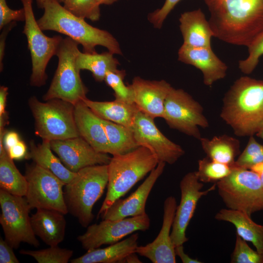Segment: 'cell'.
<instances>
[{
	"instance_id": "f5cc1de1",
	"label": "cell",
	"mask_w": 263,
	"mask_h": 263,
	"mask_svg": "<svg viewBox=\"0 0 263 263\" xmlns=\"http://www.w3.org/2000/svg\"><path fill=\"white\" fill-rule=\"evenodd\" d=\"M56 0L59 3H63L64 0Z\"/></svg>"
},
{
	"instance_id": "ee69618b",
	"label": "cell",
	"mask_w": 263,
	"mask_h": 263,
	"mask_svg": "<svg viewBox=\"0 0 263 263\" xmlns=\"http://www.w3.org/2000/svg\"><path fill=\"white\" fill-rule=\"evenodd\" d=\"M20 140L19 134L14 131L6 132L3 138V143L6 150L16 145Z\"/></svg>"
},
{
	"instance_id": "e575fe53",
	"label": "cell",
	"mask_w": 263,
	"mask_h": 263,
	"mask_svg": "<svg viewBox=\"0 0 263 263\" xmlns=\"http://www.w3.org/2000/svg\"><path fill=\"white\" fill-rule=\"evenodd\" d=\"M63 6L74 15L96 21L100 17V5L95 0H64Z\"/></svg>"
},
{
	"instance_id": "8fae6325",
	"label": "cell",
	"mask_w": 263,
	"mask_h": 263,
	"mask_svg": "<svg viewBox=\"0 0 263 263\" xmlns=\"http://www.w3.org/2000/svg\"><path fill=\"white\" fill-rule=\"evenodd\" d=\"M163 118L170 128L198 140L202 137L199 128L209 127L202 105L182 89L172 87L170 90Z\"/></svg>"
},
{
	"instance_id": "277c9868",
	"label": "cell",
	"mask_w": 263,
	"mask_h": 263,
	"mask_svg": "<svg viewBox=\"0 0 263 263\" xmlns=\"http://www.w3.org/2000/svg\"><path fill=\"white\" fill-rule=\"evenodd\" d=\"M158 163L156 156L144 146L125 154L113 155L108 164L107 191L98 216L126 194Z\"/></svg>"
},
{
	"instance_id": "83f0119b",
	"label": "cell",
	"mask_w": 263,
	"mask_h": 263,
	"mask_svg": "<svg viewBox=\"0 0 263 263\" xmlns=\"http://www.w3.org/2000/svg\"><path fill=\"white\" fill-rule=\"evenodd\" d=\"M201 147L207 157L212 160L232 166L240 152V142L236 138L224 134L211 139L201 137Z\"/></svg>"
},
{
	"instance_id": "8d00e7d4",
	"label": "cell",
	"mask_w": 263,
	"mask_h": 263,
	"mask_svg": "<svg viewBox=\"0 0 263 263\" xmlns=\"http://www.w3.org/2000/svg\"><path fill=\"white\" fill-rule=\"evenodd\" d=\"M247 47L248 55L245 59L239 61L238 67L243 73L249 75L256 68L263 56V31Z\"/></svg>"
},
{
	"instance_id": "44dd1931",
	"label": "cell",
	"mask_w": 263,
	"mask_h": 263,
	"mask_svg": "<svg viewBox=\"0 0 263 263\" xmlns=\"http://www.w3.org/2000/svg\"><path fill=\"white\" fill-rule=\"evenodd\" d=\"M75 118L79 135L96 151L111 154L102 119L83 101L75 105Z\"/></svg>"
},
{
	"instance_id": "52a82bcc",
	"label": "cell",
	"mask_w": 263,
	"mask_h": 263,
	"mask_svg": "<svg viewBox=\"0 0 263 263\" xmlns=\"http://www.w3.org/2000/svg\"><path fill=\"white\" fill-rule=\"evenodd\" d=\"M35 120L36 135L42 139L64 140L80 136L75 118V105L59 99L42 102L35 96L28 100Z\"/></svg>"
},
{
	"instance_id": "2e32d148",
	"label": "cell",
	"mask_w": 263,
	"mask_h": 263,
	"mask_svg": "<svg viewBox=\"0 0 263 263\" xmlns=\"http://www.w3.org/2000/svg\"><path fill=\"white\" fill-rule=\"evenodd\" d=\"M51 148L64 165L73 172L95 165H108L111 157L96 151L80 136L50 142Z\"/></svg>"
},
{
	"instance_id": "3957f363",
	"label": "cell",
	"mask_w": 263,
	"mask_h": 263,
	"mask_svg": "<svg viewBox=\"0 0 263 263\" xmlns=\"http://www.w3.org/2000/svg\"><path fill=\"white\" fill-rule=\"evenodd\" d=\"M43 9L42 16L37 20L42 31H54L67 36L81 45L84 53H96L95 47L102 46L113 54L122 55L118 41L110 33L91 25L56 0H48Z\"/></svg>"
},
{
	"instance_id": "7bdbcfd3",
	"label": "cell",
	"mask_w": 263,
	"mask_h": 263,
	"mask_svg": "<svg viewBox=\"0 0 263 263\" xmlns=\"http://www.w3.org/2000/svg\"><path fill=\"white\" fill-rule=\"evenodd\" d=\"M16 25V22H12L4 26L0 36V69L1 71L3 69V60L4 56L5 48L6 45V39L8 33Z\"/></svg>"
},
{
	"instance_id": "30bf717a",
	"label": "cell",
	"mask_w": 263,
	"mask_h": 263,
	"mask_svg": "<svg viewBox=\"0 0 263 263\" xmlns=\"http://www.w3.org/2000/svg\"><path fill=\"white\" fill-rule=\"evenodd\" d=\"M0 224L5 241L14 249L18 248L21 243L38 247L39 243L32 227L31 208L26 198L0 189Z\"/></svg>"
},
{
	"instance_id": "ab89813d",
	"label": "cell",
	"mask_w": 263,
	"mask_h": 263,
	"mask_svg": "<svg viewBox=\"0 0 263 263\" xmlns=\"http://www.w3.org/2000/svg\"><path fill=\"white\" fill-rule=\"evenodd\" d=\"M181 0H166L161 8L148 16L149 21L157 29L162 27L163 22L170 12Z\"/></svg>"
},
{
	"instance_id": "603a6c76",
	"label": "cell",
	"mask_w": 263,
	"mask_h": 263,
	"mask_svg": "<svg viewBox=\"0 0 263 263\" xmlns=\"http://www.w3.org/2000/svg\"><path fill=\"white\" fill-rule=\"evenodd\" d=\"M65 214L53 209H37L31 216L33 231L48 245H58L65 237L66 220Z\"/></svg>"
},
{
	"instance_id": "1f68e13d",
	"label": "cell",
	"mask_w": 263,
	"mask_h": 263,
	"mask_svg": "<svg viewBox=\"0 0 263 263\" xmlns=\"http://www.w3.org/2000/svg\"><path fill=\"white\" fill-rule=\"evenodd\" d=\"M232 166L211 160L208 157L198 161L196 171L199 180L202 183L217 182L228 176Z\"/></svg>"
},
{
	"instance_id": "4fadbf2b",
	"label": "cell",
	"mask_w": 263,
	"mask_h": 263,
	"mask_svg": "<svg viewBox=\"0 0 263 263\" xmlns=\"http://www.w3.org/2000/svg\"><path fill=\"white\" fill-rule=\"evenodd\" d=\"M150 219L147 213L115 220H103L87 227L86 232L77 237L87 251L112 244L136 231L149 229Z\"/></svg>"
},
{
	"instance_id": "f35d334b",
	"label": "cell",
	"mask_w": 263,
	"mask_h": 263,
	"mask_svg": "<svg viewBox=\"0 0 263 263\" xmlns=\"http://www.w3.org/2000/svg\"><path fill=\"white\" fill-rule=\"evenodd\" d=\"M25 11L23 8L18 10L11 9L6 0H0V29L12 22L24 21Z\"/></svg>"
},
{
	"instance_id": "7402d4cb",
	"label": "cell",
	"mask_w": 263,
	"mask_h": 263,
	"mask_svg": "<svg viewBox=\"0 0 263 263\" xmlns=\"http://www.w3.org/2000/svg\"><path fill=\"white\" fill-rule=\"evenodd\" d=\"M183 44L192 47H210L214 34L204 12L198 9L181 14L179 19Z\"/></svg>"
},
{
	"instance_id": "d590c367",
	"label": "cell",
	"mask_w": 263,
	"mask_h": 263,
	"mask_svg": "<svg viewBox=\"0 0 263 263\" xmlns=\"http://www.w3.org/2000/svg\"><path fill=\"white\" fill-rule=\"evenodd\" d=\"M263 163V145L257 142L254 136H249L247 144L234 165L250 169L255 165Z\"/></svg>"
},
{
	"instance_id": "7dc6e473",
	"label": "cell",
	"mask_w": 263,
	"mask_h": 263,
	"mask_svg": "<svg viewBox=\"0 0 263 263\" xmlns=\"http://www.w3.org/2000/svg\"><path fill=\"white\" fill-rule=\"evenodd\" d=\"M250 169L259 174L263 187V163L255 165Z\"/></svg>"
},
{
	"instance_id": "f1b7e54d",
	"label": "cell",
	"mask_w": 263,
	"mask_h": 263,
	"mask_svg": "<svg viewBox=\"0 0 263 263\" xmlns=\"http://www.w3.org/2000/svg\"><path fill=\"white\" fill-rule=\"evenodd\" d=\"M0 188L12 194L25 197L28 183L25 175L18 169L0 141Z\"/></svg>"
},
{
	"instance_id": "816d5d0a",
	"label": "cell",
	"mask_w": 263,
	"mask_h": 263,
	"mask_svg": "<svg viewBox=\"0 0 263 263\" xmlns=\"http://www.w3.org/2000/svg\"><path fill=\"white\" fill-rule=\"evenodd\" d=\"M256 135L259 137L262 138L263 140V129L256 133Z\"/></svg>"
},
{
	"instance_id": "484cf974",
	"label": "cell",
	"mask_w": 263,
	"mask_h": 263,
	"mask_svg": "<svg viewBox=\"0 0 263 263\" xmlns=\"http://www.w3.org/2000/svg\"><path fill=\"white\" fill-rule=\"evenodd\" d=\"M215 219L232 224L237 234L245 241L251 242L263 257V225L254 222L246 213L229 208L220 210Z\"/></svg>"
},
{
	"instance_id": "8992f818",
	"label": "cell",
	"mask_w": 263,
	"mask_h": 263,
	"mask_svg": "<svg viewBox=\"0 0 263 263\" xmlns=\"http://www.w3.org/2000/svg\"><path fill=\"white\" fill-rule=\"evenodd\" d=\"M79 44L67 37L63 38L56 56L58 65L43 100L59 99L74 105L87 98L88 92L75 64Z\"/></svg>"
},
{
	"instance_id": "f907efd6",
	"label": "cell",
	"mask_w": 263,
	"mask_h": 263,
	"mask_svg": "<svg viewBox=\"0 0 263 263\" xmlns=\"http://www.w3.org/2000/svg\"><path fill=\"white\" fill-rule=\"evenodd\" d=\"M48 0H36L37 6L41 9H43L46 2Z\"/></svg>"
},
{
	"instance_id": "e0dca14e",
	"label": "cell",
	"mask_w": 263,
	"mask_h": 263,
	"mask_svg": "<svg viewBox=\"0 0 263 263\" xmlns=\"http://www.w3.org/2000/svg\"><path fill=\"white\" fill-rule=\"evenodd\" d=\"M177 202L172 196L167 197L164 203L163 223L161 230L152 242L138 246L136 253L149 259L153 263H175V246L170 233L176 208Z\"/></svg>"
},
{
	"instance_id": "c3c4849f",
	"label": "cell",
	"mask_w": 263,
	"mask_h": 263,
	"mask_svg": "<svg viewBox=\"0 0 263 263\" xmlns=\"http://www.w3.org/2000/svg\"><path fill=\"white\" fill-rule=\"evenodd\" d=\"M123 263H142V262L139 259L136 255V253H133L126 257L124 259Z\"/></svg>"
},
{
	"instance_id": "6da1fadb",
	"label": "cell",
	"mask_w": 263,
	"mask_h": 263,
	"mask_svg": "<svg viewBox=\"0 0 263 263\" xmlns=\"http://www.w3.org/2000/svg\"><path fill=\"white\" fill-rule=\"evenodd\" d=\"M214 37L247 47L263 31V0H204Z\"/></svg>"
},
{
	"instance_id": "60d3db41",
	"label": "cell",
	"mask_w": 263,
	"mask_h": 263,
	"mask_svg": "<svg viewBox=\"0 0 263 263\" xmlns=\"http://www.w3.org/2000/svg\"><path fill=\"white\" fill-rule=\"evenodd\" d=\"M13 248L2 238L0 239V263H19L16 256Z\"/></svg>"
},
{
	"instance_id": "d6986e66",
	"label": "cell",
	"mask_w": 263,
	"mask_h": 263,
	"mask_svg": "<svg viewBox=\"0 0 263 263\" xmlns=\"http://www.w3.org/2000/svg\"><path fill=\"white\" fill-rule=\"evenodd\" d=\"M131 85L139 110L153 119L163 118L165 101L171 85L164 80H149L136 76Z\"/></svg>"
},
{
	"instance_id": "681fc988",
	"label": "cell",
	"mask_w": 263,
	"mask_h": 263,
	"mask_svg": "<svg viewBox=\"0 0 263 263\" xmlns=\"http://www.w3.org/2000/svg\"><path fill=\"white\" fill-rule=\"evenodd\" d=\"M100 5L101 4L111 5L118 0H95Z\"/></svg>"
},
{
	"instance_id": "9a60e30c",
	"label": "cell",
	"mask_w": 263,
	"mask_h": 263,
	"mask_svg": "<svg viewBox=\"0 0 263 263\" xmlns=\"http://www.w3.org/2000/svg\"><path fill=\"white\" fill-rule=\"evenodd\" d=\"M154 119L138 111L132 129L135 141L139 146L150 149L159 162L173 164L185 154V150L161 132Z\"/></svg>"
},
{
	"instance_id": "bcb514c9",
	"label": "cell",
	"mask_w": 263,
	"mask_h": 263,
	"mask_svg": "<svg viewBox=\"0 0 263 263\" xmlns=\"http://www.w3.org/2000/svg\"><path fill=\"white\" fill-rule=\"evenodd\" d=\"M8 94V87L1 86L0 87V117L7 115L6 106Z\"/></svg>"
},
{
	"instance_id": "7a4b0ae2",
	"label": "cell",
	"mask_w": 263,
	"mask_h": 263,
	"mask_svg": "<svg viewBox=\"0 0 263 263\" xmlns=\"http://www.w3.org/2000/svg\"><path fill=\"white\" fill-rule=\"evenodd\" d=\"M221 118L238 136H250L263 129V80L240 77L225 94Z\"/></svg>"
},
{
	"instance_id": "f6af8a7d",
	"label": "cell",
	"mask_w": 263,
	"mask_h": 263,
	"mask_svg": "<svg viewBox=\"0 0 263 263\" xmlns=\"http://www.w3.org/2000/svg\"><path fill=\"white\" fill-rule=\"evenodd\" d=\"M176 255L179 256L183 263H202V262L197 259H193L185 253L183 245H179L175 247Z\"/></svg>"
},
{
	"instance_id": "4dcf8cb0",
	"label": "cell",
	"mask_w": 263,
	"mask_h": 263,
	"mask_svg": "<svg viewBox=\"0 0 263 263\" xmlns=\"http://www.w3.org/2000/svg\"><path fill=\"white\" fill-rule=\"evenodd\" d=\"M113 155L127 153L139 146L134 138L132 130L124 126L102 119Z\"/></svg>"
},
{
	"instance_id": "b9f144b4",
	"label": "cell",
	"mask_w": 263,
	"mask_h": 263,
	"mask_svg": "<svg viewBox=\"0 0 263 263\" xmlns=\"http://www.w3.org/2000/svg\"><path fill=\"white\" fill-rule=\"evenodd\" d=\"M10 157L14 160H21L28 158L27 147L22 140H20L16 145L6 150Z\"/></svg>"
},
{
	"instance_id": "ffe728a7",
	"label": "cell",
	"mask_w": 263,
	"mask_h": 263,
	"mask_svg": "<svg viewBox=\"0 0 263 263\" xmlns=\"http://www.w3.org/2000/svg\"><path fill=\"white\" fill-rule=\"evenodd\" d=\"M178 60L200 70L205 85L211 86L226 75L227 66L210 47H192L182 44L178 52Z\"/></svg>"
},
{
	"instance_id": "cb8c5ba5",
	"label": "cell",
	"mask_w": 263,
	"mask_h": 263,
	"mask_svg": "<svg viewBox=\"0 0 263 263\" xmlns=\"http://www.w3.org/2000/svg\"><path fill=\"white\" fill-rule=\"evenodd\" d=\"M139 235L134 233L129 237L103 248H97L71 260V263H123L126 257L136 253Z\"/></svg>"
},
{
	"instance_id": "d4e9b609",
	"label": "cell",
	"mask_w": 263,
	"mask_h": 263,
	"mask_svg": "<svg viewBox=\"0 0 263 263\" xmlns=\"http://www.w3.org/2000/svg\"><path fill=\"white\" fill-rule=\"evenodd\" d=\"M82 101L100 118L131 130L139 110L134 103H127L115 99L112 101H97L86 98Z\"/></svg>"
},
{
	"instance_id": "f546056e",
	"label": "cell",
	"mask_w": 263,
	"mask_h": 263,
	"mask_svg": "<svg viewBox=\"0 0 263 263\" xmlns=\"http://www.w3.org/2000/svg\"><path fill=\"white\" fill-rule=\"evenodd\" d=\"M113 53L108 51L98 54L78 52L75 64L78 70H86L91 72L96 81H104L109 71L117 70L119 64Z\"/></svg>"
},
{
	"instance_id": "7c38bea8",
	"label": "cell",
	"mask_w": 263,
	"mask_h": 263,
	"mask_svg": "<svg viewBox=\"0 0 263 263\" xmlns=\"http://www.w3.org/2000/svg\"><path fill=\"white\" fill-rule=\"evenodd\" d=\"M26 196L31 209H49L68 213L64 197V183L50 171L34 163L26 167Z\"/></svg>"
},
{
	"instance_id": "ac0fdd59",
	"label": "cell",
	"mask_w": 263,
	"mask_h": 263,
	"mask_svg": "<svg viewBox=\"0 0 263 263\" xmlns=\"http://www.w3.org/2000/svg\"><path fill=\"white\" fill-rule=\"evenodd\" d=\"M166 164L159 162L144 182L125 199L119 198L100 215L102 220H115L144 215L148 196L163 172Z\"/></svg>"
},
{
	"instance_id": "ba28073f",
	"label": "cell",
	"mask_w": 263,
	"mask_h": 263,
	"mask_svg": "<svg viewBox=\"0 0 263 263\" xmlns=\"http://www.w3.org/2000/svg\"><path fill=\"white\" fill-rule=\"evenodd\" d=\"M219 195L227 208L250 216L263 210V187L258 173L232 165L230 173L216 183Z\"/></svg>"
},
{
	"instance_id": "d6a6232c",
	"label": "cell",
	"mask_w": 263,
	"mask_h": 263,
	"mask_svg": "<svg viewBox=\"0 0 263 263\" xmlns=\"http://www.w3.org/2000/svg\"><path fill=\"white\" fill-rule=\"evenodd\" d=\"M19 253L33 257L38 263H67L73 251L56 245L37 250L21 249Z\"/></svg>"
},
{
	"instance_id": "5bb4252c",
	"label": "cell",
	"mask_w": 263,
	"mask_h": 263,
	"mask_svg": "<svg viewBox=\"0 0 263 263\" xmlns=\"http://www.w3.org/2000/svg\"><path fill=\"white\" fill-rule=\"evenodd\" d=\"M203 183L198 178L196 171L184 175L180 182L181 200L177 207L170 233L171 241L175 247L183 245L188 239L186 236L187 227L192 218L199 200L215 189L216 183L202 191Z\"/></svg>"
},
{
	"instance_id": "9c48e42d",
	"label": "cell",
	"mask_w": 263,
	"mask_h": 263,
	"mask_svg": "<svg viewBox=\"0 0 263 263\" xmlns=\"http://www.w3.org/2000/svg\"><path fill=\"white\" fill-rule=\"evenodd\" d=\"M24 9L25 19L22 33L26 36L32 61L30 84L40 87L47 79V66L51 58L56 56L63 38L59 35L46 36L36 19L32 0H20Z\"/></svg>"
},
{
	"instance_id": "5b68a950",
	"label": "cell",
	"mask_w": 263,
	"mask_h": 263,
	"mask_svg": "<svg viewBox=\"0 0 263 263\" xmlns=\"http://www.w3.org/2000/svg\"><path fill=\"white\" fill-rule=\"evenodd\" d=\"M108 182V165L85 167L65 185L64 197L68 213L87 227L94 218L93 208L102 195Z\"/></svg>"
},
{
	"instance_id": "4316f807",
	"label": "cell",
	"mask_w": 263,
	"mask_h": 263,
	"mask_svg": "<svg viewBox=\"0 0 263 263\" xmlns=\"http://www.w3.org/2000/svg\"><path fill=\"white\" fill-rule=\"evenodd\" d=\"M50 142L42 139L41 143L36 145L33 140H31L28 158L31 159L34 163L53 173L66 185L72 180L76 173L68 169L59 157L53 153Z\"/></svg>"
},
{
	"instance_id": "836d02e7",
	"label": "cell",
	"mask_w": 263,
	"mask_h": 263,
	"mask_svg": "<svg viewBox=\"0 0 263 263\" xmlns=\"http://www.w3.org/2000/svg\"><path fill=\"white\" fill-rule=\"evenodd\" d=\"M126 75L124 70H116L109 71L104 81L114 92L115 99L130 104L134 103V93L130 85H126L124 82Z\"/></svg>"
},
{
	"instance_id": "74e56055",
	"label": "cell",
	"mask_w": 263,
	"mask_h": 263,
	"mask_svg": "<svg viewBox=\"0 0 263 263\" xmlns=\"http://www.w3.org/2000/svg\"><path fill=\"white\" fill-rule=\"evenodd\" d=\"M231 263H263V257L253 250L236 234L235 247L231 255Z\"/></svg>"
}]
</instances>
